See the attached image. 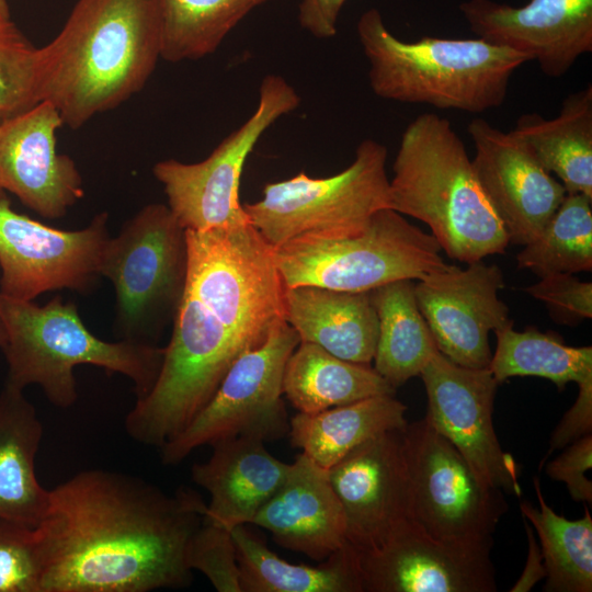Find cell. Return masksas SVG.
Returning <instances> with one entry per match:
<instances>
[{"label":"cell","mask_w":592,"mask_h":592,"mask_svg":"<svg viewBox=\"0 0 592 592\" xmlns=\"http://www.w3.org/2000/svg\"><path fill=\"white\" fill-rule=\"evenodd\" d=\"M206 504L138 477L89 469L49 490L34 527L41 592H149L192 581L187 543Z\"/></svg>","instance_id":"1"},{"label":"cell","mask_w":592,"mask_h":592,"mask_svg":"<svg viewBox=\"0 0 592 592\" xmlns=\"http://www.w3.org/2000/svg\"><path fill=\"white\" fill-rule=\"evenodd\" d=\"M161 39L158 0H78L58 34L37 47L42 101L80 128L144 89Z\"/></svg>","instance_id":"2"},{"label":"cell","mask_w":592,"mask_h":592,"mask_svg":"<svg viewBox=\"0 0 592 592\" xmlns=\"http://www.w3.org/2000/svg\"><path fill=\"white\" fill-rule=\"evenodd\" d=\"M389 180V208L421 220L441 249L470 263L503 253L508 234L448 119L418 115L403 130Z\"/></svg>","instance_id":"3"},{"label":"cell","mask_w":592,"mask_h":592,"mask_svg":"<svg viewBox=\"0 0 592 592\" xmlns=\"http://www.w3.org/2000/svg\"><path fill=\"white\" fill-rule=\"evenodd\" d=\"M356 32L373 92L401 103L482 113L504 102L513 73L530 61L479 37L402 41L374 8L362 13Z\"/></svg>","instance_id":"4"},{"label":"cell","mask_w":592,"mask_h":592,"mask_svg":"<svg viewBox=\"0 0 592 592\" xmlns=\"http://www.w3.org/2000/svg\"><path fill=\"white\" fill-rule=\"evenodd\" d=\"M0 321L5 332L1 351L9 367L5 384L22 390L37 385L59 408L77 401L73 371L79 365L129 378L138 399L152 387L163 358V348L153 344L95 337L82 322L77 305L60 296L38 306L0 292Z\"/></svg>","instance_id":"5"},{"label":"cell","mask_w":592,"mask_h":592,"mask_svg":"<svg viewBox=\"0 0 592 592\" xmlns=\"http://www.w3.org/2000/svg\"><path fill=\"white\" fill-rule=\"evenodd\" d=\"M186 287L247 350L285 320L274 247L252 225L185 230Z\"/></svg>","instance_id":"6"},{"label":"cell","mask_w":592,"mask_h":592,"mask_svg":"<svg viewBox=\"0 0 592 592\" xmlns=\"http://www.w3.org/2000/svg\"><path fill=\"white\" fill-rule=\"evenodd\" d=\"M186 263L185 229L164 204L144 206L109 238L99 273L114 286L118 340L156 345L184 296Z\"/></svg>","instance_id":"7"},{"label":"cell","mask_w":592,"mask_h":592,"mask_svg":"<svg viewBox=\"0 0 592 592\" xmlns=\"http://www.w3.org/2000/svg\"><path fill=\"white\" fill-rule=\"evenodd\" d=\"M435 238L403 215L383 208L360 234L298 237L276 248L285 287L314 285L334 291L371 292L399 280H420L444 267Z\"/></svg>","instance_id":"8"},{"label":"cell","mask_w":592,"mask_h":592,"mask_svg":"<svg viewBox=\"0 0 592 592\" xmlns=\"http://www.w3.org/2000/svg\"><path fill=\"white\" fill-rule=\"evenodd\" d=\"M385 145L364 139L352 163L327 178L301 171L265 184L263 197L243 205L250 223L274 248L298 237L340 238L363 231L389 208Z\"/></svg>","instance_id":"9"},{"label":"cell","mask_w":592,"mask_h":592,"mask_svg":"<svg viewBox=\"0 0 592 592\" xmlns=\"http://www.w3.org/2000/svg\"><path fill=\"white\" fill-rule=\"evenodd\" d=\"M172 322L158 376L124 422L134 441L157 448L192 421L249 351L186 289Z\"/></svg>","instance_id":"10"},{"label":"cell","mask_w":592,"mask_h":592,"mask_svg":"<svg viewBox=\"0 0 592 592\" xmlns=\"http://www.w3.org/2000/svg\"><path fill=\"white\" fill-rule=\"evenodd\" d=\"M409 520L443 542L492 547L509 505L504 492L485 485L468 462L424 419L402 430Z\"/></svg>","instance_id":"11"},{"label":"cell","mask_w":592,"mask_h":592,"mask_svg":"<svg viewBox=\"0 0 592 592\" xmlns=\"http://www.w3.org/2000/svg\"><path fill=\"white\" fill-rule=\"evenodd\" d=\"M299 342L283 320L261 345L239 355L203 409L159 448L162 463L177 465L194 449L223 440L251 437L266 443L287 436L291 419L282 398L283 377Z\"/></svg>","instance_id":"12"},{"label":"cell","mask_w":592,"mask_h":592,"mask_svg":"<svg viewBox=\"0 0 592 592\" xmlns=\"http://www.w3.org/2000/svg\"><path fill=\"white\" fill-rule=\"evenodd\" d=\"M299 103L298 93L283 77L267 75L261 81L253 114L207 158L192 163L167 159L153 166L152 173L163 186L168 206L185 230L251 224L239 201L246 161L263 134Z\"/></svg>","instance_id":"13"},{"label":"cell","mask_w":592,"mask_h":592,"mask_svg":"<svg viewBox=\"0 0 592 592\" xmlns=\"http://www.w3.org/2000/svg\"><path fill=\"white\" fill-rule=\"evenodd\" d=\"M106 213L79 230H61L19 214L0 197V292L33 300L68 288L86 293L96 283L110 238Z\"/></svg>","instance_id":"14"},{"label":"cell","mask_w":592,"mask_h":592,"mask_svg":"<svg viewBox=\"0 0 592 592\" xmlns=\"http://www.w3.org/2000/svg\"><path fill=\"white\" fill-rule=\"evenodd\" d=\"M419 376L428 398L424 420L456 447L485 485L521 496L517 464L502 451L493 426L499 383L491 371L458 365L437 352Z\"/></svg>","instance_id":"15"},{"label":"cell","mask_w":592,"mask_h":592,"mask_svg":"<svg viewBox=\"0 0 592 592\" xmlns=\"http://www.w3.org/2000/svg\"><path fill=\"white\" fill-rule=\"evenodd\" d=\"M503 287L502 270L482 260L467 267L446 264L414 284L419 309L440 353L465 367L489 368L490 331L513 323L498 295Z\"/></svg>","instance_id":"16"},{"label":"cell","mask_w":592,"mask_h":592,"mask_svg":"<svg viewBox=\"0 0 592 592\" xmlns=\"http://www.w3.org/2000/svg\"><path fill=\"white\" fill-rule=\"evenodd\" d=\"M491 548L439 540L406 520L380 546L354 550L362 592H493Z\"/></svg>","instance_id":"17"},{"label":"cell","mask_w":592,"mask_h":592,"mask_svg":"<svg viewBox=\"0 0 592 592\" xmlns=\"http://www.w3.org/2000/svg\"><path fill=\"white\" fill-rule=\"evenodd\" d=\"M459 11L477 37L536 60L550 78L592 52V0H530L522 7L466 0Z\"/></svg>","instance_id":"18"},{"label":"cell","mask_w":592,"mask_h":592,"mask_svg":"<svg viewBox=\"0 0 592 592\" xmlns=\"http://www.w3.org/2000/svg\"><path fill=\"white\" fill-rule=\"evenodd\" d=\"M467 132L475 146L477 179L508 234L525 246L545 227L567 191L511 132L474 118Z\"/></svg>","instance_id":"19"},{"label":"cell","mask_w":592,"mask_h":592,"mask_svg":"<svg viewBox=\"0 0 592 592\" xmlns=\"http://www.w3.org/2000/svg\"><path fill=\"white\" fill-rule=\"evenodd\" d=\"M345 517L346 543L357 551L380 546L409 520L402 430L365 441L328 469Z\"/></svg>","instance_id":"20"},{"label":"cell","mask_w":592,"mask_h":592,"mask_svg":"<svg viewBox=\"0 0 592 592\" xmlns=\"http://www.w3.org/2000/svg\"><path fill=\"white\" fill-rule=\"evenodd\" d=\"M62 125L48 101L0 122V191L49 219L64 217L84 195L76 162L57 151Z\"/></svg>","instance_id":"21"},{"label":"cell","mask_w":592,"mask_h":592,"mask_svg":"<svg viewBox=\"0 0 592 592\" xmlns=\"http://www.w3.org/2000/svg\"><path fill=\"white\" fill-rule=\"evenodd\" d=\"M250 525L269 531L282 547L323 561L345 543V517L328 470L304 453L289 464L275 493Z\"/></svg>","instance_id":"22"},{"label":"cell","mask_w":592,"mask_h":592,"mask_svg":"<svg viewBox=\"0 0 592 592\" xmlns=\"http://www.w3.org/2000/svg\"><path fill=\"white\" fill-rule=\"evenodd\" d=\"M192 467L193 481L210 497L204 517L231 531L250 525L262 505L283 483L289 464L274 457L265 443L251 437L223 440Z\"/></svg>","instance_id":"23"},{"label":"cell","mask_w":592,"mask_h":592,"mask_svg":"<svg viewBox=\"0 0 592 592\" xmlns=\"http://www.w3.org/2000/svg\"><path fill=\"white\" fill-rule=\"evenodd\" d=\"M284 317L300 342L353 363L369 365L374 360L378 317L371 292L285 287Z\"/></svg>","instance_id":"24"},{"label":"cell","mask_w":592,"mask_h":592,"mask_svg":"<svg viewBox=\"0 0 592 592\" xmlns=\"http://www.w3.org/2000/svg\"><path fill=\"white\" fill-rule=\"evenodd\" d=\"M43 424L23 390L4 383L0 391V517L35 527L49 490L38 481L35 458Z\"/></svg>","instance_id":"25"},{"label":"cell","mask_w":592,"mask_h":592,"mask_svg":"<svg viewBox=\"0 0 592 592\" xmlns=\"http://www.w3.org/2000/svg\"><path fill=\"white\" fill-rule=\"evenodd\" d=\"M511 133L557 175L567 193L592 197V86L569 93L557 116L521 115Z\"/></svg>","instance_id":"26"},{"label":"cell","mask_w":592,"mask_h":592,"mask_svg":"<svg viewBox=\"0 0 592 592\" xmlns=\"http://www.w3.org/2000/svg\"><path fill=\"white\" fill-rule=\"evenodd\" d=\"M241 592H362L357 557L345 545L318 566L292 563L247 525L231 530Z\"/></svg>","instance_id":"27"},{"label":"cell","mask_w":592,"mask_h":592,"mask_svg":"<svg viewBox=\"0 0 592 592\" xmlns=\"http://www.w3.org/2000/svg\"><path fill=\"white\" fill-rule=\"evenodd\" d=\"M407 407L395 395L368 397L315 413L297 412L289 420L288 437L323 469L380 433L403 430Z\"/></svg>","instance_id":"28"},{"label":"cell","mask_w":592,"mask_h":592,"mask_svg":"<svg viewBox=\"0 0 592 592\" xmlns=\"http://www.w3.org/2000/svg\"><path fill=\"white\" fill-rule=\"evenodd\" d=\"M395 394L374 367L339 358L309 342H299L284 371L283 395L301 413Z\"/></svg>","instance_id":"29"},{"label":"cell","mask_w":592,"mask_h":592,"mask_svg":"<svg viewBox=\"0 0 592 592\" xmlns=\"http://www.w3.org/2000/svg\"><path fill=\"white\" fill-rule=\"evenodd\" d=\"M378 317L374 368L394 388L419 376L439 352L423 318L412 280H399L371 291Z\"/></svg>","instance_id":"30"},{"label":"cell","mask_w":592,"mask_h":592,"mask_svg":"<svg viewBox=\"0 0 592 592\" xmlns=\"http://www.w3.org/2000/svg\"><path fill=\"white\" fill-rule=\"evenodd\" d=\"M538 506L521 502V512L536 532L546 571L544 591H592V517L588 508L578 520L556 513L545 501L539 480L533 479Z\"/></svg>","instance_id":"31"},{"label":"cell","mask_w":592,"mask_h":592,"mask_svg":"<svg viewBox=\"0 0 592 592\" xmlns=\"http://www.w3.org/2000/svg\"><path fill=\"white\" fill-rule=\"evenodd\" d=\"M497 346L489 369L501 384L511 377L535 376L553 382L559 390L592 378V348L569 346L554 332L537 328L523 331L513 323L494 331Z\"/></svg>","instance_id":"32"},{"label":"cell","mask_w":592,"mask_h":592,"mask_svg":"<svg viewBox=\"0 0 592 592\" xmlns=\"http://www.w3.org/2000/svg\"><path fill=\"white\" fill-rule=\"evenodd\" d=\"M267 0H158L161 58L196 60L213 54L231 30Z\"/></svg>","instance_id":"33"},{"label":"cell","mask_w":592,"mask_h":592,"mask_svg":"<svg viewBox=\"0 0 592 592\" xmlns=\"http://www.w3.org/2000/svg\"><path fill=\"white\" fill-rule=\"evenodd\" d=\"M519 269L539 277L592 269V197L567 193L543 230L516 255Z\"/></svg>","instance_id":"34"},{"label":"cell","mask_w":592,"mask_h":592,"mask_svg":"<svg viewBox=\"0 0 592 592\" xmlns=\"http://www.w3.org/2000/svg\"><path fill=\"white\" fill-rule=\"evenodd\" d=\"M41 101L37 47L11 20L0 23V122Z\"/></svg>","instance_id":"35"},{"label":"cell","mask_w":592,"mask_h":592,"mask_svg":"<svg viewBox=\"0 0 592 592\" xmlns=\"http://www.w3.org/2000/svg\"><path fill=\"white\" fill-rule=\"evenodd\" d=\"M185 562L191 571L202 572L218 592H241L231 531L203 517L187 543Z\"/></svg>","instance_id":"36"},{"label":"cell","mask_w":592,"mask_h":592,"mask_svg":"<svg viewBox=\"0 0 592 592\" xmlns=\"http://www.w3.org/2000/svg\"><path fill=\"white\" fill-rule=\"evenodd\" d=\"M0 592H41L34 527L0 517Z\"/></svg>","instance_id":"37"},{"label":"cell","mask_w":592,"mask_h":592,"mask_svg":"<svg viewBox=\"0 0 592 592\" xmlns=\"http://www.w3.org/2000/svg\"><path fill=\"white\" fill-rule=\"evenodd\" d=\"M525 292L543 301L558 323L576 325L592 317V284L578 280L573 274L542 276Z\"/></svg>","instance_id":"38"},{"label":"cell","mask_w":592,"mask_h":592,"mask_svg":"<svg viewBox=\"0 0 592 592\" xmlns=\"http://www.w3.org/2000/svg\"><path fill=\"white\" fill-rule=\"evenodd\" d=\"M562 453L550 460L546 475L566 485L572 500L592 502V481L587 473L592 467V434L589 433L562 448Z\"/></svg>","instance_id":"39"},{"label":"cell","mask_w":592,"mask_h":592,"mask_svg":"<svg viewBox=\"0 0 592 592\" xmlns=\"http://www.w3.org/2000/svg\"><path fill=\"white\" fill-rule=\"evenodd\" d=\"M574 403L555 428L547 455L592 432V378L578 384Z\"/></svg>","instance_id":"40"},{"label":"cell","mask_w":592,"mask_h":592,"mask_svg":"<svg viewBox=\"0 0 592 592\" xmlns=\"http://www.w3.org/2000/svg\"><path fill=\"white\" fill-rule=\"evenodd\" d=\"M346 0H301L299 23L318 38H329L337 33V23Z\"/></svg>","instance_id":"41"},{"label":"cell","mask_w":592,"mask_h":592,"mask_svg":"<svg viewBox=\"0 0 592 592\" xmlns=\"http://www.w3.org/2000/svg\"><path fill=\"white\" fill-rule=\"evenodd\" d=\"M528 537V554L524 571L516 583L511 589L512 592H526L542 578L546 577L543 557L533 535V528L525 524Z\"/></svg>","instance_id":"42"},{"label":"cell","mask_w":592,"mask_h":592,"mask_svg":"<svg viewBox=\"0 0 592 592\" xmlns=\"http://www.w3.org/2000/svg\"><path fill=\"white\" fill-rule=\"evenodd\" d=\"M11 20L9 3L7 0H0V23Z\"/></svg>","instance_id":"43"},{"label":"cell","mask_w":592,"mask_h":592,"mask_svg":"<svg viewBox=\"0 0 592 592\" xmlns=\"http://www.w3.org/2000/svg\"><path fill=\"white\" fill-rule=\"evenodd\" d=\"M4 343H5V332L0 321V349L4 345Z\"/></svg>","instance_id":"44"},{"label":"cell","mask_w":592,"mask_h":592,"mask_svg":"<svg viewBox=\"0 0 592 592\" xmlns=\"http://www.w3.org/2000/svg\"><path fill=\"white\" fill-rule=\"evenodd\" d=\"M1 193H2V191H0V197H1Z\"/></svg>","instance_id":"45"}]
</instances>
